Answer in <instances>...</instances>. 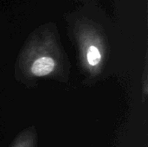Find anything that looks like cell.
I'll use <instances>...</instances> for the list:
<instances>
[{
  "instance_id": "7a4b0ae2",
  "label": "cell",
  "mask_w": 148,
  "mask_h": 147,
  "mask_svg": "<svg viewBox=\"0 0 148 147\" xmlns=\"http://www.w3.org/2000/svg\"><path fill=\"white\" fill-rule=\"evenodd\" d=\"M81 69L88 79L98 78L108 59L109 45L101 26L88 19L78 21L73 29Z\"/></svg>"
},
{
  "instance_id": "277c9868",
  "label": "cell",
  "mask_w": 148,
  "mask_h": 147,
  "mask_svg": "<svg viewBox=\"0 0 148 147\" xmlns=\"http://www.w3.org/2000/svg\"><path fill=\"white\" fill-rule=\"evenodd\" d=\"M142 94H143V100L146 101L147 97L148 94V81H147V67L145 69V72L143 74V80H142Z\"/></svg>"
},
{
  "instance_id": "6da1fadb",
  "label": "cell",
  "mask_w": 148,
  "mask_h": 147,
  "mask_svg": "<svg viewBox=\"0 0 148 147\" xmlns=\"http://www.w3.org/2000/svg\"><path fill=\"white\" fill-rule=\"evenodd\" d=\"M69 62L56 30L50 25L36 29L21 49L15 67L16 78L31 86L40 79L66 81Z\"/></svg>"
},
{
  "instance_id": "3957f363",
  "label": "cell",
  "mask_w": 148,
  "mask_h": 147,
  "mask_svg": "<svg viewBox=\"0 0 148 147\" xmlns=\"http://www.w3.org/2000/svg\"><path fill=\"white\" fill-rule=\"evenodd\" d=\"M36 131L34 126H29L15 138L10 147H36Z\"/></svg>"
}]
</instances>
